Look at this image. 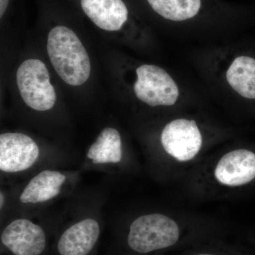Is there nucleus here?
Listing matches in <instances>:
<instances>
[{"instance_id":"obj_7","label":"nucleus","mask_w":255,"mask_h":255,"mask_svg":"<svg viewBox=\"0 0 255 255\" xmlns=\"http://www.w3.org/2000/svg\"><path fill=\"white\" fill-rule=\"evenodd\" d=\"M1 241L14 255H40L46 245L43 230L27 219L10 223L1 233Z\"/></svg>"},{"instance_id":"obj_5","label":"nucleus","mask_w":255,"mask_h":255,"mask_svg":"<svg viewBox=\"0 0 255 255\" xmlns=\"http://www.w3.org/2000/svg\"><path fill=\"white\" fill-rule=\"evenodd\" d=\"M202 135L195 121L179 119L165 126L161 142L166 152L179 162L191 160L201 150Z\"/></svg>"},{"instance_id":"obj_14","label":"nucleus","mask_w":255,"mask_h":255,"mask_svg":"<svg viewBox=\"0 0 255 255\" xmlns=\"http://www.w3.org/2000/svg\"><path fill=\"white\" fill-rule=\"evenodd\" d=\"M152 9L166 19L182 21L195 16L201 0H147Z\"/></svg>"},{"instance_id":"obj_16","label":"nucleus","mask_w":255,"mask_h":255,"mask_svg":"<svg viewBox=\"0 0 255 255\" xmlns=\"http://www.w3.org/2000/svg\"><path fill=\"white\" fill-rule=\"evenodd\" d=\"M3 202H4V196H3L2 193L1 194V207H2Z\"/></svg>"},{"instance_id":"obj_10","label":"nucleus","mask_w":255,"mask_h":255,"mask_svg":"<svg viewBox=\"0 0 255 255\" xmlns=\"http://www.w3.org/2000/svg\"><path fill=\"white\" fill-rule=\"evenodd\" d=\"M81 6L92 22L105 31H119L128 17L122 0H81Z\"/></svg>"},{"instance_id":"obj_13","label":"nucleus","mask_w":255,"mask_h":255,"mask_svg":"<svg viewBox=\"0 0 255 255\" xmlns=\"http://www.w3.org/2000/svg\"><path fill=\"white\" fill-rule=\"evenodd\" d=\"M94 164L118 163L122 159L121 135L117 129L106 128L87 154Z\"/></svg>"},{"instance_id":"obj_11","label":"nucleus","mask_w":255,"mask_h":255,"mask_svg":"<svg viewBox=\"0 0 255 255\" xmlns=\"http://www.w3.org/2000/svg\"><path fill=\"white\" fill-rule=\"evenodd\" d=\"M66 177L57 171L44 170L35 176L24 188L19 200L23 204H37L51 200L60 192Z\"/></svg>"},{"instance_id":"obj_3","label":"nucleus","mask_w":255,"mask_h":255,"mask_svg":"<svg viewBox=\"0 0 255 255\" xmlns=\"http://www.w3.org/2000/svg\"><path fill=\"white\" fill-rule=\"evenodd\" d=\"M16 83L23 102L33 110H51L56 101L46 65L37 59L23 62L16 73Z\"/></svg>"},{"instance_id":"obj_9","label":"nucleus","mask_w":255,"mask_h":255,"mask_svg":"<svg viewBox=\"0 0 255 255\" xmlns=\"http://www.w3.org/2000/svg\"><path fill=\"white\" fill-rule=\"evenodd\" d=\"M99 223L95 220H82L68 228L58 243L60 255H87L100 237Z\"/></svg>"},{"instance_id":"obj_6","label":"nucleus","mask_w":255,"mask_h":255,"mask_svg":"<svg viewBox=\"0 0 255 255\" xmlns=\"http://www.w3.org/2000/svg\"><path fill=\"white\" fill-rule=\"evenodd\" d=\"M39 156L36 142L28 135L6 132L0 135V169L14 173L26 170Z\"/></svg>"},{"instance_id":"obj_2","label":"nucleus","mask_w":255,"mask_h":255,"mask_svg":"<svg viewBox=\"0 0 255 255\" xmlns=\"http://www.w3.org/2000/svg\"><path fill=\"white\" fill-rule=\"evenodd\" d=\"M179 238V226L173 220L162 214L145 215L132 223L128 244L144 254L174 246Z\"/></svg>"},{"instance_id":"obj_15","label":"nucleus","mask_w":255,"mask_h":255,"mask_svg":"<svg viewBox=\"0 0 255 255\" xmlns=\"http://www.w3.org/2000/svg\"><path fill=\"white\" fill-rule=\"evenodd\" d=\"M9 0H0V17L2 18L7 9Z\"/></svg>"},{"instance_id":"obj_17","label":"nucleus","mask_w":255,"mask_h":255,"mask_svg":"<svg viewBox=\"0 0 255 255\" xmlns=\"http://www.w3.org/2000/svg\"></svg>"},{"instance_id":"obj_1","label":"nucleus","mask_w":255,"mask_h":255,"mask_svg":"<svg viewBox=\"0 0 255 255\" xmlns=\"http://www.w3.org/2000/svg\"><path fill=\"white\" fill-rule=\"evenodd\" d=\"M47 50L55 71L68 85L79 86L90 78L91 63L88 53L70 28L63 26L52 28Z\"/></svg>"},{"instance_id":"obj_12","label":"nucleus","mask_w":255,"mask_h":255,"mask_svg":"<svg viewBox=\"0 0 255 255\" xmlns=\"http://www.w3.org/2000/svg\"><path fill=\"white\" fill-rule=\"evenodd\" d=\"M228 84L242 97L255 99V59L239 56L233 60L226 73Z\"/></svg>"},{"instance_id":"obj_8","label":"nucleus","mask_w":255,"mask_h":255,"mask_svg":"<svg viewBox=\"0 0 255 255\" xmlns=\"http://www.w3.org/2000/svg\"><path fill=\"white\" fill-rule=\"evenodd\" d=\"M215 177L220 183L230 187L251 182L255 178V154L243 149L228 152L220 159Z\"/></svg>"},{"instance_id":"obj_4","label":"nucleus","mask_w":255,"mask_h":255,"mask_svg":"<svg viewBox=\"0 0 255 255\" xmlns=\"http://www.w3.org/2000/svg\"><path fill=\"white\" fill-rule=\"evenodd\" d=\"M134 92L150 107L172 106L179 97V88L169 74L154 65H143L136 70Z\"/></svg>"}]
</instances>
